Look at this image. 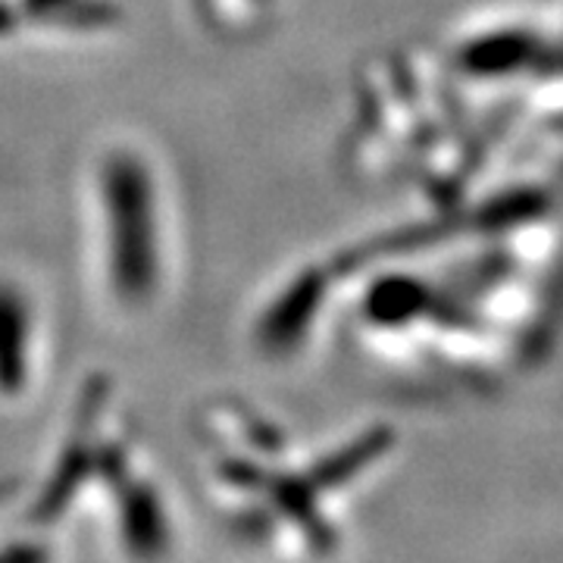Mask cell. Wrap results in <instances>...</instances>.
Wrapping results in <instances>:
<instances>
[{
	"mask_svg": "<svg viewBox=\"0 0 563 563\" xmlns=\"http://www.w3.org/2000/svg\"><path fill=\"white\" fill-rule=\"evenodd\" d=\"M523 60H529V41L523 38L483 41L470 51V69L476 73H510Z\"/></svg>",
	"mask_w": 563,
	"mask_h": 563,
	"instance_id": "6da1fadb",
	"label": "cell"
}]
</instances>
